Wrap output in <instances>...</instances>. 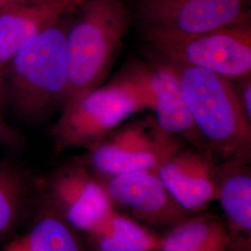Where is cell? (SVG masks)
Instances as JSON below:
<instances>
[{
  "label": "cell",
  "instance_id": "obj_19",
  "mask_svg": "<svg viewBox=\"0 0 251 251\" xmlns=\"http://www.w3.org/2000/svg\"><path fill=\"white\" fill-rule=\"evenodd\" d=\"M6 251H30L26 234L14 239L5 248Z\"/></svg>",
  "mask_w": 251,
  "mask_h": 251
},
{
  "label": "cell",
  "instance_id": "obj_20",
  "mask_svg": "<svg viewBox=\"0 0 251 251\" xmlns=\"http://www.w3.org/2000/svg\"><path fill=\"white\" fill-rule=\"evenodd\" d=\"M25 1H28V0H0V9H5L9 6L21 3V2H25Z\"/></svg>",
  "mask_w": 251,
  "mask_h": 251
},
{
  "label": "cell",
  "instance_id": "obj_21",
  "mask_svg": "<svg viewBox=\"0 0 251 251\" xmlns=\"http://www.w3.org/2000/svg\"><path fill=\"white\" fill-rule=\"evenodd\" d=\"M230 251H250L249 248H245L241 246H236V245H232V248Z\"/></svg>",
  "mask_w": 251,
  "mask_h": 251
},
{
  "label": "cell",
  "instance_id": "obj_10",
  "mask_svg": "<svg viewBox=\"0 0 251 251\" xmlns=\"http://www.w3.org/2000/svg\"><path fill=\"white\" fill-rule=\"evenodd\" d=\"M96 178L114 206L125 207L144 223L173 227L191 217L172 198L155 171H133Z\"/></svg>",
  "mask_w": 251,
  "mask_h": 251
},
{
  "label": "cell",
  "instance_id": "obj_17",
  "mask_svg": "<svg viewBox=\"0 0 251 251\" xmlns=\"http://www.w3.org/2000/svg\"><path fill=\"white\" fill-rule=\"evenodd\" d=\"M31 190V181L24 171L0 162V238L11 233L21 222Z\"/></svg>",
  "mask_w": 251,
  "mask_h": 251
},
{
  "label": "cell",
  "instance_id": "obj_9",
  "mask_svg": "<svg viewBox=\"0 0 251 251\" xmlns=\"http://www.w3.org/2000/svg\"><path fill=\"white\" fill-rule=\"evenodd\" d=\"M119 77L136 90L146 109L152 110L155 124L164 132L175 136L195 130L179 78L171 64L134 63Z\"/></svg>",
  "mask_w": 251,
  "mask_h": 251
},
{
  "label": "cell",
  "instance_id": "obj_16",
  "mask_svg": "<svg viewBox=\"0 0 251 251\" xmlns=\"http://www.w3.org/2000/svg\"><path fill=\"white\" fill-rule=\"evenodd\" d=\"M27 240L30 251H86L78 233L43 200Z\"/></svg>",
  "mask_w": 251,
  "mask_h": 251
},
{
  "label": "cell",
  "instance_id": "obj_5",
  "mask_svg": "<svg viewBox=\"0 0 251 251\" xmlns=\"http://www.w3.org/2000/svg\"><path fill=\"white\" fill-rule=\"evenodd\" d=\"M136 14L152 43L250 23L251 0H137Z\"/></svg>",
  "mask_w": 251,
  "mask_h": 251
},
{
  "label": "cell",
  "instance_id": "obj_8",
  "mask_svg": "<svg viewBox=\"0 0 251 251\" xmlns=\"http://www.w3.org/2000/svg\"><path fill=\"white\" fill-rule=\"evenodd\" d=\"M43 200L79 233L95 232L116 210L102 183L82 159H73L44 182Z\"/></svg>",
  "mask_w": 251,
  "mask_h": 251
},
{
  "label": "cell",
  "instance_id": "obj_1",
  "mask_svg": "<svg viewBox=\"0 0 251 251\" xmlns=\"http://www.w3.org/2000/svg\"><path fill=\"white\" fill-rule=\"evenodd\" d=\"M76 11L65 32L68 88L63 107L101 86L131 22L123 0H82Z\"/></svg>",
  "mask_w": 251,
  "mask_h": 251
},
{
  "label": "cell",
  "instance_id": "obj_2",
  "mask_svg": "<svg viewBox=\"0 0 251 251\" xmlns=\"http://www.w3.org/2000/svg\"><path fill=\"white\" fill-rule=\"evenodd\" d=\"M66 27L63 20L33 36L3 68L9 103L26 121L44 120L63 107L68 88Z\"/></svg>",
  "mask_w": 251,
  "mask_h": 251
},
{
  "label": "cell",
  "instance_id": "obj_3",
  "mask_svg": "<svg viewBox=\"0 0 251 251\" xmlns=\"http://www.w3.org/2000/svg\"><path fill=\"white\" fill-rule=\"evenodd\" d=\"M169 64L179 78L194 129L228 160L249 161L251 121L230 79L199 68Z\"/></svg>",
  "mask_w": 251,
  "mask_h": 251
},
{
  "label": "cell",
  "instance_id": "obj_18",
  "mask_svg": "<svg viewBox=\"0 0 251 251\" xmlns=\"http://www.w3.org/2000/svg\"><path fill=\"white\" fill-rule=\"evenodd\" d=\"M239 100L242 104L246 116L251 121V75L242 78L240 94H238Z\"/></svg>",
  "mask_w": 251,
  "mask_h": 251
},
{
  "label": "cell",
  "instance_id": "obj_7",
  "mask_svg": "<svg viewBox=\"0 0 251 251\" xmlns=\"http://www.w3.org/2000/svg\"><path fill=\"white\" fill-rule=\"evenodd\" d=\"M174 136L149 122H136L113 131L87 150L82 159L96 177L133 171H157L173 152L179 150Z\"/></svg>",
  "mask_w": 251,
  "mask_h": 251
},
{
  "label": "cell",
  "instance_id": "obj_6",
  "mask_svg": "<svg viewBox=\"0 0 251 251\" xmlns=\"http://www.w3.org/2000/svg\"><path fill=\"white\" fill-rule=\"evenodd\" d=\"M151 44L166 63L203 69L228 79L251 75V22Z\"/></svg>",
  "mask_w": 251,
  "mask_h": 251
},
{
  "label": "cell",
  "instance_id": "obj_14",
  "mask_svg": "<svg viewBox=\"0 0 251 251\" xmlns=\"http://www.w3.org/2000/svg\"><path fill=\"white\" fill-rule=\"evenodd\" d=\"M233 236L216 216L189 217L162 237L160 251H230Z\"/></svg>",
  "mask_w": 251,
  "mask_h": 251
},
{
  "label": "cell",
  "instance_id": "obj_11",
  "mask_svg": "<svg viewBox=\"0 0 251 251\" xmlns=\"http://www.w3.org/2000/svg\"><path fill=\"white\" fill-rule=\"evenodd\" d=\"M156 174L179 206L200 211L217 198V172L201 153L179 148L162 163Z\"/></svg>",
  "mask_w": 251,
  "mask_h": 251
},
{
  "label": "cell",
  "instance_id": "obj_22",
  "mask_svg": "<svg viewBox=\"0 0 251 251\" xmlns=\"http://www.w3.org/2000/svg\"><path fill=\"white\" fill-rule=\"evenodd\" d=\"M6 251V250H4V251Z\"/></svg>",
  "mask_w": 251,
  "mask_h": 251
},
{
  "label": "cell",
  "instance_id": "obj_15",
  "mask_svg": "<svg viewBox=\"0 0 251 251\" xmlns=\"http://www.w3.org/2000/svg\"><path fill=\"white\" fill-rule=\"evenodd\" d=\"M88 236L95 251H161L162 237L117 210Z\"/></svg>",
  "mask_w": 251,
  "mask_h": 251
},
{
  "label": "cell",
  "instance_id": "obj_4",
  "mask_svg": "<svg viewBox=\"0 0 251 251\" xmlns=\"http://www.w3.org/2000/svg\"><path fill=\"white\" fill-rule=\"evenodd\" d=\"M143 110L146 106L140 95L117 77L62 108L51 129L54 150L57 153L73 148L88 150Z\"/></svg>",
  "mask_w": 251,
  "mask_h": 251
},
{
  "label": "cell",
  "instance_id": "obj_13",
  "mask_svg": "<svg viewBox=\"0 0 251 251\" xmlns=\"http://www.w3.org/2000/svg\"><path fill=\"white\" fill-rule=\"evenodd\" d=\"M247 163L229 160L218 173L216 199L224 209L231 234L237 236L233 244L251 247V175Z\"/></svg>",
  "mask_w": 251,
  "mask_h": 251
},
{
  "label": "cell",
  "instance_id": "obj_12",
  "mask_svg": "<svg viewBox=\"0 0 251 251\" xmlns=\"http://www.w3.org/2000/svg\"><path fill=\"white\" fill-rule=\"evenodd\" d=\"M82 0H28L0 9V71L33 36L74 12Z\"/></svg>",
  "mask_w": 251,
  "mask_h": 251
}]
</instances>
